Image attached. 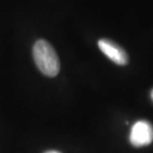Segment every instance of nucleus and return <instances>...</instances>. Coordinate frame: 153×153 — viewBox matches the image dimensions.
Listing matches in <instances>:
<instances>
[{"label": "nucleus", "mask_w": 153, "mask_h": 153, "mask_svg": "<svg viewBox=\"0 0 153 153\" xmlns=\"http://www.w3.org/2000/svg\"><path fill=\"white\" fill-rule=\"evenodd\" d=\"M33 57L40 72L47 76H56L60 72L59 57L52 47L45 40H38L33 47Z\"/></svg>", "instance_id": "1"}, {"label": "nucleus", "mask_w": 153, "mask_h": 153, "mask_svg": "<svg viewBox=\"0 0 153 153\" xmlns=\"http://www.w3.org/2000/svg\"><path fill=\"white\" fill-rule=\"evenodd\" d=\"M129 140L135 147L149 145L153 141V126L147 120H139L133 124Z\"/></svg>", "instance_id": "2"}, {"label": "nucleus", "mask_w": 153, "mask_h": 153, "mask_svg": "<svg viewBox=\"0 0 153 153\" xmlns=\"http://www.w3.org/2000/svg\"><path fill=\"white\" fill-rule=\"evenodd\" d=\"M100 50L116 65L124 66L128 63V55L120 46L108 39H100L99 43Z\"/></svg>", "instance_id": "3"}, {"label": "nucleus", "mask_w": 153, "mask_h": 153, "mask_svg": "<svg viewBox=\"0 0 153 153\" xmlns=\"http://www.w3.org/2000/svg\"><path fill=\"white\" fill-rule=\"evenodd\" d=\"M45 153H61L59 151H54V150H52V151H47V152H45Z\"/></svg>", "instance_id": "4"}, {"label": "nucleus", "mask_w": 153, "mask_h": 153, "mask_svg": "<svg viewBox=\"0 0 153 153\" xmlns=\"http://www.w3.org/2000/svg\"><path fill=\"white\" fill-rule=\"evenodd\" d=\"M151 99H152V100H153V90H152V91H151Z\"/></svg>", "instance_id": "5"}]
</instances>
